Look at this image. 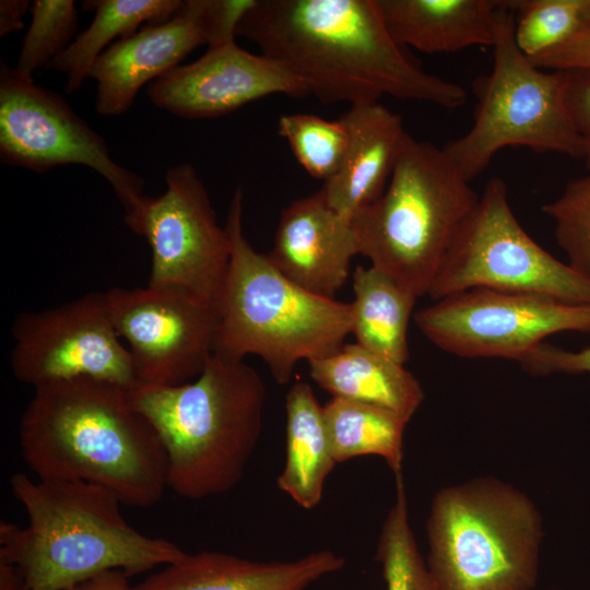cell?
<instances>
[{"label":"cell","mask_w":590,"mask_h":590,"mask_svg":"<svg viewBox=\"0 0 590 590\" xmlns=\"http://www.w3.org/2000/svg\"><path fill=\"white\" fill-rule=\"evenodd\" d=\"M472 288L541 294L590 304V282L542 248L514 214L505 181L491 178L459 227L427 296Z\"/></svg>","instance_id":"9"},{"label":"cell","mask_w":590,"mask_h":590,"mask_svg":"<svg viewBox=\"0 0 590 590\" xmlns=\"http://www.w3.org/2000/svg\"><path fill=\"white\" fill-rule=\"evenodd\" d=\"M278 132L305 170L327 181L340 169L345 157L350 134L341 119L328 120L312 114H291L280 117Z\"/></svg>","instance_id":"28"},{"label":"cell","mask_w":590,"mask_h":590,"mask_svg":"<svg viewBox=\"0 0 590 590\" xmlns=\"http://www.w3.org/2000/svg\"><path fill=\"white\" fill-rule=\"evenodd\" d=\"M28 523L0 524V560L14 565L22 590H67L111 569L130 577L165 566L186 553L175 543L149 536L122 516L110 489L81 481L10 479Z\"/></svg>","instance_id":"3"},{"label":"cell","mask_w":590,"mask_h":590,"mask_svg":"<svg viewBox=\"0 0 590 590\" xmlns=\"http://www.w3.org/2000/svg\"><path fill=\"white\" fill-rule=\"evenodd\" d=\"M477 199L442 148L408 133L388 187L352 220L359 253L414 296L427 295Z\"/></svg>","instance_id":"6"},{"label":"cell","mask_w":590,"mask_h":590,"mask_svg":"<svg viewBox=\"0 0 590 590\" xmlns=\"http://www.w3.org/2000/svg\"><path fill=\"white\" fill-rule=\"evenodd\" d=\"M565 72L567 108L582 142V160L590 170V70Z\"/></svg>","instance_id":"33"},{"label":"cell","mask_w":590,"mask_h":590,"mask_svg":"<svg viewBox=\"0 0 590 590\" xmlns=\"http://www.w3.org/2000/svg\"><path fill=\"white\" fill-rule=\"evenodd\" d=\"M519 364L534 376L590 373V346L569 351L543 342L526 354Z\"/></svg>","instance_id":"32"},{"label":"cell","mask_w":590,"mask_h":590,"mask_svg":"<svg viewBox=\"0 0 590 590\" xmlns=\"http://www.w3.org/2000/svg\"><path fill=\"white\" fill-rule=\"evenodd\" d=\"M541 210L554 223L556 243L567 263L590 282V174L570 180Z\"/></svg>","instance_id":"30"},{"label":"cell","mask_w":590,"mask_h":590,"mask_svg":"<svg viewBox=\"0 0 590 590\" xmlns=\"http://www.w3.org/2000/svg\"><path fill=\"white\" fill-rule=\"evenodd\" d=\"M31 12V25L14 67L26 79H33L36 70L48 68L73 42L78 31V10L72 0H35Z\"/></svg>","instance_id":"29"},{"label":"cell","mask_w":590,"mask_h":590,"mask_svg":"<svg viewBox=\"0 0 590 590\" xmlns=\"http://www.w3.org/2000/svg\"><path fill=\"white\" fill-rule=\"evenodd\" d=\"M32 3L28 0L0 1V36H7L23 28V17Z\"/></svg>","instance_id":"36"},{"label":"cell","mask_w":590,"mask_h":590,"mask_svg":"<svg viewBox=\"0 0 590 590\" xmlns=\"http://www.w3.org/2000/svg\"><path fill=\"white\" fill-rule=\"evenodd\" d=\"M127 387L95 378L34 388L19 426L22 457L39 480L81 481L148 508L167 486V458Z\"/></svg>","instance_id":"2"},{"label":"cell","mask_w":590,"mask_h":590,"mask_svg":"<svg viewBox=\"0 0 590 590\" xmlns=\"http://www.w3.org/2000/svg\"><path fill=\"white\" fill-rule=\"evenodd\" d=\"M244 192L231 200L226 231L231 256L215 299L214 353L226 359H263L280 385L297 364L332 355L352 332L351 303L306 291L287 279L268 255L258 252L243 229Z\"/></svg>","instance_id":"5"},{"label":"cell","mask_w":590,"mask_h":590,"mask_svg":"<svg viewBox=\"0 0 590 590\" xmlns=\"http://www.w3.org/2000/svg\"><path fill=\"white\" fill-rule=\"evenodd\" d=\"M530 60L543 70H590V27L567 44Z\"/></svg>","instance_id":"34"},{"label":"cell","mask_w":590,"mask_h":590,"mask_svg":"<svg viewBox=\"0 0 590 590\" xmlns=\"http://www.w3.org/2000/svg\"><path fill=\"white\" fill-rule=\"evenodd\" d=\"M322 409L337 463L375 455L386 460L394 475L402 474L408 421L387 410L337 397Z\"/></svg>","instance_id":"25"},{"label":"cell","mask_w":590,"mask_h":590,"mask_svg":"<svg viewBox=\"0 0 590 590\" xmlns=\"http://www.w3.org/2000/svg\"><path fill=\"white\" fill-rule=\"evenodd\" d=\"M427 568L437 590H531L541 515L514 486L477 479L440 489L427 519Z\"/></svg>","instance_id":"7"},{"label":"cell","mask_w":590,"mask_h":590,"mask_svg":"<svg viewBox=\"0 0 590 590\" xmlns=\"http://www.w3.org/2000/svg\"><path fill=\"white\" fill-rule=\"evenodd\" d=\"M514 37L530 59L556 49L590 27V0H510Z\"/></svg>","instance_id":"26"},{"label":"cell","mask_w":590,"mask_h":590,"mask_svg":"<svg viewBox=\"0 0 590 590\" xmlns=\"http://www.w3.org/2000/svg\"><path fill=\"white\" fill-rule=\"evenodd\" d=\"M285 463L278 486L304 509L315 508L337 461L329 440L323 409L311 387L296 381L285 398Z\"/></svg>","instance_id":"22"},{"label":"cell","mask_w":590,"mask_h":590,"mask_svg":"<svg viewBox=\"0 0 590 590\" xmlns=\"http://www.w3.org/2000/svg\"><path fill=\"white\" fill-rule=\"evenodd\" d=\"M127 392L164 447L169 488L202 499L237 485L263 425L267 391L255 368L213 354L192 381H137Z\"/></svg>","instance_id":"4"},{"label":"cell","mask_w":590,"mask_h":590,"mask_svg":"<svg viewBox=\"0 0 590 590\" xmlns=\"http://www.w3.org/2000/svg\"><path fill=\"white\" fill-rule=\"evenodd\" d=\"M341 119L349 130V148L340 169L320 191L331 209L352 221L385 191L408 133L401 116L379 102L351 105Z\"/></svg>","instance_id":"19"},{"label":"cell","mask_w":590,"mask_h":590,"mask_svg":"<svg viewBox=\"0 0 590 590\" xmlns=\"http://www.w3.org/2000/svg\"><path fill=\"white\" fill-rule=\"evenodd\" d=\"M236 35L326 104L389 95L452 110L467 101L460 85L424 71L392 38L377 0H258Z\"/></svg>","instance_id":"1"},{"label":"cell","mask_w":590,"mask_h":590,"mask_svg":"<svg viewBox=\"0 0 590 590\" xmlns=\"http://www.w3.org/2000/svg\"><path fill=\"white\" fill-rule=\"evenodd\" d=\"M209 45L193 0L182 1L168 21L146 24L110 45L93 64L97 82L96 110L118 116L133 104L139 91L179 66L193 49Z\"/></svg>","instance_id":"17"},{"label":"cell","mask_w":590,"mask_h":590,"mask_svg":"<svg viewBox=\"0 0 590 590\" xmlns=\"http://www.w3.org/2000/svg\"><path fill=\"white\" fill-rule=\"evenodd\" d=\"M181 0H88L82 3L95 12L86 30L48 66L66 75V92L80 90L97 58L116 38L133 35L143 24L168 21L178 11Z\"/></svg>","instance_id":"24"},{"label":"cell","mask_w":590,"mask_h":590,"mask_svg":"<svg viewBox=\"0 0 590 590\" xmlns=\"http://www.w3.org/2000/svg\"><path fill=\"white\" fill-rule=\"evenodd\" d=\"M433 344L459 357L520 361L554 334L590 332V304H574L523 292L472 288L414 314Z\"/></svg>","instance_id":"11"},{"label":"cell","mask_w":590,"mask_h":590,"mask_svg":"<svg viewBox=\"0 0 590 590\" xmlns=\"http://www.w3.org/2000/svg\"><path fill=\"white\" fill-rule=\"evenodd\" d=\"M166 190L143 194L125 212L126 225L148 241L150 286H179L215 299L227 272L231 243L208 191L187 162L166 170Z\"/></svg>","instance_id":"12"},{"label":"cell","mask_w":590,"mask_h":590,"mask_svg":"<svg viewBox=\"0 0 590 590\" xmlns=\"http://www.w3.org/2000/svg\"><path fill=\"white\" fill-rule=\"evenodd\" d=\"M0 160L36 173L70 164L92 168L111 186L125 212L143 196L144 180L116 163L104 138L58 93L0 66Z\"/></svg>","instance_id":"10"},{"label":"cell","mask_w":590,"mask_h":590,"mask_svg":"<svg viewBox=\"0 0 590 590\" xmlns=\"http://www.w3.org/2000/svg\"><path fill=\"white\" fill-rule=\"evenodd\" d=\"M0 590H22V579L16 567L0 560Z\"/></svg>","instance_id":"37"},{"label":"cell","mask_w":590,"mask_h":590,"mask_svg":"<svg viewBox=\"0 0 590 590\" xmlns=\"http://www.w3.org/2000/svg\"><path fill=\"white\" fill-rule=\"evenodd\" d=\"M308 364L310 378L332 397L387 410L408 422L424 400L420 381L402 364L357 343Z\"/></svg>","instance_id":"21"},{"label":"cell","mask_w":590,"mask_h":590,"mask_svg":"<svg viewBox=\"0 0 590 590\" xmlns=\"http://www.w3.org/2000/svg\"><path fill=\"white\" fill-rule=\"evenodd\" d=\"M344 564V557L329 550L290 562H252L214 551L186 553L131 590H305Z\"/></svg>","instance_id":"18"},{"label":"cell","mask_w":590,"mask_h":590,"mask_svg":"<svg viewBox=\"0 0 590 590\" xmlns=\"http://www.w3.org/2000/svg\"><path fill=\"white\" fill-rule=\"evenodd\" d=\"M357 253L352 221L331 209L319 190L282 211L268 256L300 287L333 298L349 278L351 261Z\"/></svg>","instance_id":"16"},{"label":"cell","mask_w":590,"mask_h":590,"mask_svg":"<svg viewBox=\"0 0 590 590\" xmlns=\"http://www.w3.org/2000/svg\"><path fill=\"white\" fill-rule=\"evenodd\" d=\"M10 365L34 388L95 378L129 388L138 381L131 354L118 335L106 293L91 292L54 308L20 312L11 328Z\"/></svg>","instance_id":"13"},{"label":"cell","mask_w":590,"mask_h":590,"mask_svg":"<svg viewBox=\"0 0 590 590\" xmlns=\"http://www.w3.org/2000/svg\"><path fill=\"white\" fill-rule=\"evenodd\" d=\"M492 47L491 72L473 82V125L442 146L457 170L471 182L508 146L582 160V142L566 104V72L540 69L519 49L506 1Z\"/></svg>","instance_id":"8"},{"label":"cell","mask_w":590,"mask_h":590,"mask_svg":"<svg viewBox=\"0 0 590 590\" xmlns=\"http://www.w3.org/2000/svg\"><path fill=\"white\" fill-rule=\"evenodd\" d=\"M396 502L384 521L376 553L387 590H437L410 524L402 474L396 476Z\"/></svg>","instance_id":"27"},{"label":"cell","mask_w":590,"mask_h":590,"mask_svg":"<svg viewBox=\"0 0 590 590\" xmlns=\"http://www.w3.org/2000/svg\"><path fill=\"white\" fill-rule=\"evenodd\" d=\"M386 26L402 47L446 54L493 46L503 1L377 0Z\"/></svg>","instance_id":"20"},{"label":"cell","mask_w":590,"mask_h":590,"mask_svg":"<svg viewBox=\"0 0 590 590\" xmlns=\"http://www.w3.org/2000/svg\"><path fill=\"white\" fill-rule=\"evenodd\" d=\"M352 332L356 343L404 365L408 329L416 296L381 270L357 266L353 273Z\"/></svg>","instance_id":"23"},{"label":"cell","mask_w":590,"mask_h":590,"mask_svg":"<svg viewBox=\"0 0 590 590\" xmlns=\"http://www.w3.org/2000/svg\"><path fill=\"white\" fill-rule=\"evenodd\" d=\"M129 578L130 576L125 570L111 569L79 582L67 590H131Z\"/></svg>","instance_id":"35"},{"label":"cell","mask_w":590,"mask_h":590,"mask_svg":"<svg viewBox=\"0 0 590 590\" xmlns=\"http://www.w3.org/2000/svg\"><path fill=\"white\" fill-rule=\"evenodd\" d=\"M146 92L155 107L185 119L219 117L271 94H310L305 82L282 63L235 42L208 47L196 61L179 64L150 83Z\"/></svg>","instance_id":"15"},{"label":"cell","mask_w":590,"mask_h":590,"mask_svg":"<svg viewBox=\"0 0 590 590\" xmlns=\"http://www.w3.org/2000/svg\"><path fill=\"white\" fill-rule=\"evenodd\" d=\"M209 46L235 42L237 27L258 0H193Z\"/></svg>","instance_id":"31"},{"label":"cell","mask_w":590,"mask_h":590,"mask_svg":"<svg viewBox=\"0 0 590 590\" xmlns=\"http://www.w3.org/2000/svg\"><path fill=\"white\" fill-rule=\"evenodd\" d=\"M105 293L138 381L176 386L201 374L214 353V300L179 286L113 287Z\"/></svg>","instance_id":"14"}]
</instances>
